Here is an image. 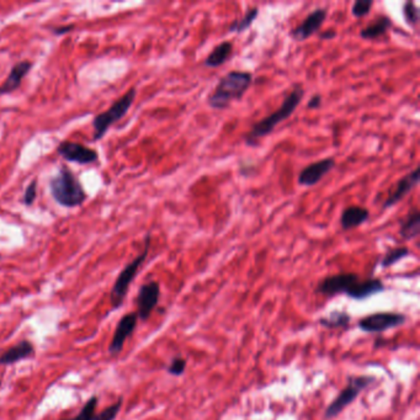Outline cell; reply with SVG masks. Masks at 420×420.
Masks as SVG:
<instances>
[{"instance_id": "6da1fadb", "label": "cell", "mask_w": 420, "mask_h": 420, "mask_svg": "<svg viewBox=\"0 0 420 420\" xmlns=\"http://www.w3.org/2000/svg\"><path fill=\"white\" fill-rule=\"evenodd\" d=\"M385 289L381 278H368L361 281L358 274L341 273L321 280L316 287V294L327 297L343 294L355 301H365L371 296L383 292Z\"/></svg>"}, {"instance_id": "7a4b0ae2", "label": "cell", "mask_w": 420, "mask_h": 420, "mask_svg": "<svg viewBox=\"0 0 420 420\" xmlns=\"http://www.w3.org/2000/svg\"><path fill=\"white\" fill-rule=\"evenodd\" d=\"M303 97H305V89L302 86H296L291 90L290 94L285 97L284 102L280 105L278 110L262 117L260 121H258L250 127V130L243 137L245 144L249 147H254L261 138L269 136L278 124L284 122L295 113Z\"/></svg>"}, {"instance_id": "3957f363", "label": "cell", "mask_w": 420, "mask_h": 420, "mask_svg": "<svg viewBox=\"0 0 420 420\" xmlns=\"http://www.w3.org/2000/svg\"><path fill=\"white\" fill-rule=\"evenodd\" d=\"M253 84V74L245 70H232L223 75L216 88L207 97V105L213 110H225L236 100L245 97Z\"/></svg>"}, {"instance_id": "277c9868", "label": "cell", "mask_w": 420, "mask_h": 420, "mask_svg": "<svg viewBox=\"0 0 420 420\" xmlns=\"http://www.w3.org/2000/svg\"><path fill=\"white\" fill-rule=\"evenodd\" d=\"M50 190L53 200L63 207H77L84 204L86 193L78 178L68 166L63 165L50 182Z\"/></svg>"}, {"instance_id": "5b68a950", "label": "cell", "mask_w": 420, "mask_h": 420, "mask_svg": "<svg viewBox=\"0 0 420 420\" xmlns=\"http://www.w3.org/2000/svg\"><path fill=\"white\" fill-rule=\"evenodd\" d=\"M151 240H152L151 234L148 233L144 238V248H143L142 253H140L133 260L130 261L116 278L111 292H110V303H111L113 309H117L122 306V303L125 301V297L127 296L132 281L135 280L143 262L147 259L149 248H151Z\"/></svg>"}, {"instance_id": "8992f818", "label": "cell", "mask_w": 420, "mask_h": 420, "mask_svg": "<svg viewBox=\"0 0 420 420\" xmlns=\"http://www.w3.org/2000/svg\"><path fill=\"white\" fill-rule=\"evenodd\" d=\"M136 88H131L130 90L126 91L125 94L119 97L106 111L100 113L94 117L93 120V128H94L93 141L94 142L102 140L111 126L116 124L122 117H125L126 114L130 111L133 102L136 100Z\"/></svg>"}, {"instance_id": "52a82bcc", "label": "cell", "mask_w": 420, "mask_h": 420, "mask_svg": "<svg viewBox=\"0 0 420 420\" xmlns=\"http://www.w3.org/2000/svg\"><path fill=\"white\" fill-rule=\"evenodd\" d=\"M374 382H375V377H372V376L349 377L345 388L339 392V394L334 398V401L330 402V405L325 409V412H324L325 419L336 418L344 409L347 408V405H350L359 397V394L365 388H368Z\"/></svg>"}, {"instance_id": "ba28073f", "label": "cell", "mask_w": 420, "mask_h": 420, "mask_svg": "<svg viewBox=\"0 0 420 420\" xmlns=\"http://www.w3.org/2000/svg\"><path fill=\"white\" fill-rule=\"evenodd\" d=\"M407 316L398 312H377L359 321L358 327L365 333H382L403 325Z\"/></svg>"}, {"instance_id": "9c48e42d", "label": "cell", "mask_w": 420, "mask_h": 420, "mask_svg": "<svg viewBox=\"0 0 420 420\" xmlns=\"http://www.w3.org/2000/svg\"><path fill=\"white\" fill-rule=\"evenodd\" d=\"M160 298V285L157 281H149L147 284H143L137 295V316L141 321H147L154 311V308L158 306Z\"/></svg>"}, {"instance_id": "30bf717a", "label": "cell", "mask_w": 420, "mask_h": 420, "mask_svg": "<svg viewBox=\"0 0 420 420\" xmlns=\"http://www.w3.org/2000/svg\"><path fill=\"white\" fill-rule=\"evenodd\" d=\"M57 152L64 160L78 164H91L99 160L97 151L88 148L82 143L72 141H63L59 143Z\"/></svg>"}, {"instance_id": "8fae6325", "label": "cell", "mask_w": 420, "mask_h": 420, "mask_svg": "<svg viewBox=\"0 0 420 420\" xmlns=\"http://www.w3.org/2000/svg\"><path fill=\"white\" fill-rule=\"evenodd\" d=\"M327 17H328V9L325 8L314 9L305 17L302 23L296 26L295 29L291 30V37L298 42L308 40L312 35L318 32Z\"/></svg>"}, {"instance_id": "7c38bea8", "label": "cell", "mask_w": 420, "mask_h": 420, "mask_svg": "<svg viewBox=\"0 0 420 420\" xmlns=\"http://www.w3.org/2000/svg\"><path fill=\"white\" fill-rule=\"evenodd\" d=\"M335 164H336V162L334 158L328 157V158H324L318 162H314L312 164L307 165L298 174V184L301 187L312 188L318 182H322L324 176L330 174V171L334 169Z\"/></svg>"}, {"instance_id": "4fadbf2b", "label": "cell", "mask_w": 420, "mask_h": 420, "mask_svg": "<svg viewBox=\"0 0 420 420\" xmlns=\"http://www.w3.org/2000/svg\"><path fill=\"white\" fill-rule=\"evenodd\" d=\"M137 323H138V316L135 312L127 313L120 319L119 323L116 325V330H115L113 341L108 345L110 355H117L122 352L126 341L132 336L133 332L136 330Z\"/></svg>"}, {"instance_id": "5bb4252c", "label": "cell", "mask_w": 420, "mask_h": 420, "mask_svg": "<svg viewBox=\"0 0 420 420\" xmlns=\"http://www.w3.org/2000/svg\"><path fill=\"white\" fill-rule=\"evenodd\" d=\"M419 171L420 168L418 166V168H415L414 171H410L407 175H404L402 179L398 180L396 187L393 189V191L387 196L386 201L383 202V210H387V209H391L393 206H396L412 190H414L415 187L419 184Z\"/></svg>"}, {"instance_id": "9a60e30c", "label": "cell", "mask_w": 420, "mask_h": 420, "mask_svg": "<svg viewBox=\"0 0 420 420\" xmlns=\"http://www.w3.org/2000/svg\"><path fill=\"white\" fill-rule=\"evenodd\" d=\"M32 63L30 61H21L17 63L10 72L8 74L4 83L0 86V95H6L10 94L12 91L17 90V88L21 84L23 78L31 72L32 69Z\"/></svg>"}, {"instance_id": "2e32d148", "label": "cell", "mask_w": 420, "mask_h": 420, "mask_svg": "<svg viewBox=\"0 0 420 420\" xmlns=\"http://www.w3.org/2000/svg\"><path fill=\"white\" fill-rule=\"evenodd\" d=\"M35 355L34 344L30 341H21L14 347H9L6 352L0 355V365L9 366L14 363H20L25 359L32 358Z\"/></svg>"}, {"instance_id": "e0dca14e", "label": "cell", "mask_w": 420, "mask_h": 420, "mask_svg": "<svg viewBox=\"0 0 420 420\" xmlns=\"http://www.w3.org/2000/svg\"><path fill=\"white\" fill-rule=\"evenodd\" d=\"M370 211L363 206H349L341 212V226L343 231H349L363 226L369 221Z\"/></svg>"}, {"instance_id": "ac0fdd59", "label": "cell", "mask_w": 420, "mask_h": 420, "mask_svg": "<svg viewBox=\"0 0 420 420\" xmlns=\"http://www.w3.org/2000/svg\"><path fill=\"white\" fill-rule=\"evenodd\" d=\"M233 53V45L231 41H223L217 45L210 55L204 59V67L209 68H218L227 62Z\"/></svg>"}, {"instance_id": "d6986e66", "label": "cell", "mask_w": 420, "mask_h": 420, "mask_svg": "<svg viewBox=\"0 0 420 420\" xmlns=\"http://www.w3.org/2000/svg\"><path fill=\"white\" fill-rule=\"evenodd\" d=\"M392 23L391 19L386 17V15H381V17H376L374 23H370L368 26H365L361 31H360V37L363 40H376L381 36L387 34V31L391 29Z\"/></svg>"}, {"instance_id": "ffe728a7", "label": "cell", "mask_w": 420, "mask_h": 420, "mask_svg": "<svg viewBox=\"0 0 420 420\" xmlns=\"http://www.w3.org/2000/svg\"><path fill=\"white\" fill-rule=\"evenodd\" d=\"M399 234L405 240L415 239L420 234V213L417 207L409 211L399 226Z\"/></svg>"}, {"instance_id": "44dd1931", "label": "cell", "mask_w": 420, "mask_h": 420, "mask_svg": "<svg viewBox=\"0 0 420 420\" xmlns=\"http://www.w3.org/2000/svg\"><path fill=\"white\" fill-rule=\"evenodd\" d=\"M319 324L327 330L345 328L352 322V316L345 311H333L327 317L319 318Z\"/></svg>"}, {"instance_id": "7402d4cb", "label": "cell", "mask_w": 420, "mask_h": 420, "mask_svg": "<svg viewBox=\"0 0 420 420\" xmlns=\"http://www.w3.org/2000/svg\"><path fill=\"white\" fill-rule=\"evenodd\" d=\"M259 15V8H250L247 10V12L245 14V17H240L238 20H236V21H233L231 25H229V31L231 32H237V34H240V32H245L247 30L249 29L250 26L253 25V23L256 21V17Z\"/></svg>"}, {"instance_id": "603a6c76", "label": "cell", "mask_w": 420, "mask_h": 420, "mask_svg": "<svg viewBox=\"0 0 420 420\" xmlns=\"http://www.w3.org/2000/svg\"><path fill=\"white\" fill-rule=\"evenodd\" d=\"M410 254V250L407 247H397L393 249L388 250L383 258L381 259L380 265L383 269L391 267L397 264L398 261L402 260L404 258H407Z\"/></svg>"}, {"instance_id": "cb8c5ba5", "label": "cell", "mask_w": 420, "mask_h": 420, "mask_svg": "<svg viewBox=\"0 0 420 420\" xmlns=\"http://www.w3.org/2000/svg\"><path fill=\"white\" fill-rule=\"evenodd\" d=\"M97 404H99V399L97 396H93V397L88 399L83 408L80 410L79 413L77 415H74L72 418H67V419L61 420H93L94 419V415L95 413V409H97Z\"/></svg>"}, {"instance_id": "d4e9b609", "label": "cell", "mask_w": 420, "mask_h": 420, "mask_svg": "<svg viewBox=\"0 0 420 420\" xmlns=\"http://www.w3.org/2000/svg\"><path fill=\"white\" fill-rule=\"evenodd\" d=\"M402 12H403L405 23L410 25V26H415L417 23H419V8L415 6L413 1H410V0H409V1H405L403 4V8H402Z\"/></svg>"}, {"instance_id": "484cf974", "label": "cell", "mask_w": 420, "mask_h": 420, "mask_svg": "<svg viewBox=\"0 0 420 420\" xmlns=\"http://www.w3.org/2000/svg\"><path fill=\"white\" fill-rule=\"evenodd\" d=\"M122 404H124V398L120 397L114 404L108 405L100 413L94 415L93 420H114L119 415L120 410L122 408Z\"/></svg>"}, {"instance_id": "4316f807", "label": "cell", "mask_w": 420, "mask_h": 420, "mask_svg": "<svg viewBox=\"0 0 420 420\" xmlns=\"http://www.w3.org/2000/svg\"><path fill=\"white\" fill-rule=\"evenodd\" d=\"M374 6L372 0H356L352 6V14L354 17H363L369 15L371 8Z\"/></svg>"}, {"instance_id": "83f0119b", "label": "cell", "mask_w": 420, "mask_h": 420, "mask_svg": "<svg viewBox=\"0 0 420 420\" xmlns=\"http://www.w3.org/2000/svg\"><path fill=\"white\" fill-rule=\"evenodd\" d=\"M187 366H188L187 359L182 358V356H176V358L171 360L169 366L166 368V372H168L169 375L179 377V376L184 375V372H185V370H187Z\"/></svg>"}, {"instance_id": "f1b7e54d", "label": "cell", "mask_w": 420, "mask_h": 420, "mask_svg": "<svg viewBox=\"0 0 420 420\" xmlns=\"http://www.w3.org/2000/svg\"><path fill=\"white\" fill-rule=\"evenodd\" d=\"M37 196V180L34 179L32 182H30L28 185V188L23 193V204L25 206H32Z\"/></svg>"}, {"instance_id": "f546056e", "label": "cell", "mask_w": 420, "mask_h": 420, "mask_svg": "<svg viewBox=\"0 0 420 420\" xmlns=\"http://www.w3.org/2000/svg\"><path fill=\"white\" fill-rule=\"evenodd\" d=\"M321 105H322V95L316 94L307 102V108L308 110H317V108H321Z\"/></svg>"}, {"instance_id": "4dcf8cb0", "label": "cell", "mask_w": 420, "mask_h": 420, "mask_svg": "<svg viewBox=\"0 0 420 420\" xmlns=\"http://www.w3.org/2000/svg\"><path fill=\"white\" fill-rule=\"evenodd\" d=\"M319 40H334L336 37V31L333 29L324 30L323 32L318 35Z\"/></svg>"}, {"instance_id": "1f68e13d", "label": "cell", "mask_w": 420, "mask_h": 420, "mask_svg": "<svg viewBox=\"0 0 420 420\" xmlns=\"http://www.w3.org/2000/svg\"><path fill=\"white\" fill-rule=\"evenodd\" d=\"M74 29V25H67V26H57V28H53L52 32L55 35H64L68 34L72 30Z\"/></svg>"}, {"instance_id": "d6a6232c", "label": "cell", "mask_w": 420, "mask_h": 420, "mask_svg": "<svg viewBox=\"0 0 420 420\" xmlns=\"http://www.w3.org/2000/svg\"><path fill=\"white\" fill-rule=\"evenodd\" d=\"M0 386H1V382H0Z\"/></svg>"}]
</instances>
